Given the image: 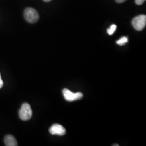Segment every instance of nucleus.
I'll return each instance as SVG.
<instances>
[{"mask_svg":"<svg viewBox=\"0 0 146 146\" xmlns=\"http://www.w3.org/2000/svg\"><path fill=\"white\" fill-rule=\"evenodd\" d=\"M64 99L67 101H74L75 100L81 99L83 98V94L80 92L73 93L68 89H64L62 91Z\"/></svg>","mask_w":146,"mask_h":146,"instance_id":"nucleus-4","label":"nucleus"},{"mask_svg":"<svg viewBox=\"0 0 146 146\" xmlns=\"http://www.w3.org/2000/svg\"><path fill=\"white\" fill-rule=\"evenodd\" d=\"M19 116L23 121H28L31 119L32 116V110L29 104L25 103L22 105L21 109L19 110Z\"/></svg>","mask_w":146,"mask_h":146,"instance_id":"nucleus-2","label":"nucleus"},{"mask_svg":"<svg viewBox=\"0 0 146 146\" xmlns=\"http://www.w3.org/2000/svg\"><path fill=\"white\" fill-rule=\"evenodd\" d=\"M3 86V82L1 78V74H0V89Z\"/></svg>","mask_w":146,"mask_h":146,"instance_id":"nucleus-10","label":"nucleus"},{"mask_svg":"<svg viewBox=\"0 0 146 146\" xmlns=\"http://www.w3.org/2000/svg\"><path fill=\"white\" fill-rule=\"evenodd\" d=\"M128 40L127 37L124 36L121 38L119 40L116 41V43L119 46H124L128 42Z\"/></svg>","mask_w":146,"mask_h":146,"instance_id":"nucleus-7","label":"nucleus"},{"mask_svg":"<svg viewBox=\"0 0 146 146\" xmlns=\"http://www.w3.org/2000/svg\"><path fill=\"white\" fill-rule=\"evenodd\" d=\"M49 132L52 135L62 136L66 134V131L62 125L58 124H54L51 126L49 129Z\"/></svg>","mask_w":146,"mask_h":146,"instance_id":"nucleus-5","label":"nucleus"},{"mask_svg":"<svg viewBox=\"0 0 146 146\" xmlns=\"http://www.w3.org/2000/svg\"><path fill=\"white\" fill-rule=\"evenodd\" d=\"M44 2H49L50 1H51L52 0H43Z\"/></svg>","mask_w":146,"mask_h":146,"instance_id":"nucleus-12","label":"nucleus"},{"mask_svg":"<svg viewBox=\"0 0 146 146\" xmlns=\"http://www.w3.org/2000/svg\"><path fill=\"white\" fill-rule=\"evenodd\" d=\"M113 146H119V145H117V144H116V145H113Z\"/></svg>","mask_w":146,"mask_h":146,"instance_id":"nucleus-13","label":"nucleus"},{"mask_svg":"<svg viewBox=\"0 0 146 146\" xmlns=\"http://www.w3.org/2000/svg\"><path fill=\"white\" fill-rule=\"evenodd\" d=\"M131 23L136 31H142L146 27V16L145 15L137 16L133 19Z\"/></svg>","mask_w":146,"mask_h":146,"instance_id":"nucleus-3","label":"nucleus"},{"mask_svg":"<svg viewBox=\"0 0 146 146\" xmlns=\"http://www.w3.org/2000/svg\"><path fill=\"white\" fill-rule=\"evenodd\" d=\"M24 17L25 20L31 23H36L40 18L37 11L32 8H27L25 10Z\"/></svg>","mask_w":146,"mask_h":146,"instance_id":"nucleus-1","label":"nucleus"},{"mask_svg":"<svg viewBox=\"0 0 146 146\" xmlns=\"http://www.w3.org/2000/svg\"><path fill=\"white\" fill-rule=\"evenodd\" d=\"M145 1V0H135L136 4L137 5H142Z\"/></svg>","mask_w":146,"mask_h":146,"instance_id":"nucleus-9","label":"nucleus"},{"mask_svg":"<svg viewBox=\"0 0 146 146\" xmlns=\"http://www.w3.org/2000/svg\"><path fill=\"white\" fill-rule=\"evenodd\" d=\"M116 28L117 27L115 25H112L108 29H107V33L110 35H113L116 31Z\"/></svg>","mask_w":146,"mask_h":146,"instance_id":"nucleus-8","label":"nucleus"},{"mask_svg":"<svg viewBox=\"0 0 146 146\" xmlns=\"http://www.w3.org/2000/svg\"><path fill=\"white\" fill-rule=\"evenodd\" d=\"M5 146H17V142L15 138L13 136L8 135L5 137Z\"/></svg>","mask_w":146,"mask_h":146,"instance_id":"nucleus-6","label":"nucleus"},{"mask_svg":"<svg viewBox=\"0 0 146 146\" xmlns=\"http://www.w3.org/2000/svg\"><path fill=\"white\" fill-rule=\"evenodd\" d=\"M126 0H116V2L118 3H122L123 2H125Z\"/></svg>","mask_w":146,"mask_h":146,"instance_id":"nucleus-11","label":"nucleus"}]
</instances>
